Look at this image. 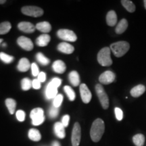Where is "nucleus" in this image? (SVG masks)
<instances>
[{
  "instance_id": "a211bd4d",
  "label": "nucleus",
  "mask_w": 146,
  "mask_h": 146,
  "mask_svg": "<svg viewBox=\"0 0 146 146\" xmlns=\"http://www.w3.org/2000/svg\"><path fill=\"white\" fill-rule=\"evenodd\" d=\"M51 39L50 36L47 34H43L36 39V44L39 47H45L48 45Z\"/></svg>"
},
{
  "instance_id": "ea45409f",
  "label": "nucleus",
  "mask_w": 146,
  "mask_h": 146,
  "mask_svg": "<svg viewBox=\"0 0 146 146\" xmlns=\"http://www.w3.org/2000/svg\"><path fill=\"white\" fill-rule=\"evenodd\" d=\"M32 87L35 89H39L41 88V82L38 79H34L32 82Z\"/></svg>"
},
{
  "instance_id": "473e14b6",
  "label": "nucleus",
  "mask_w": 146,
  "mask_h": 146,
  "mask_svg": "<svg viewBox=\"0 0 146 146\" xmlns=\"http://www.w3.org/2000/svg\"><path fill=\"white\" fill-rule=\"evenodd\" d=\"M63 101V96L62 94H58V96L54 98V102H53V106L54 107L58 108H59V107L61 106L62 103Z\"/></svg>"
},
{
  "instance_id": "c756f323",
  "label": "nucleus",
  "mask_w": 146,
  "mask_h": 146,
  "mask_svg": "<svg viewBox=\"0 0 146 146\" xmlns=\"http://www.w3.org/2000/svg\"><path fill=\"white\" fill-rule=\"evenodd\" d=\"M64 90L65 93L66 94L69 100H70V101H74L76 97L75 92H74V90H73L70 86H67V85L64 87Z\"/></svg>"
},
{
  "instance_id": "bb28decb",
  "label": "nucleus",
  "mask_w": 146,
  "mask_h": 146,
  "mask_svg": "<svg viewBox=\"0 0 146 146\" xmlns=\"http://www.w3.org/2000/svg\"><path fill=\"white\" fill-rule=\"evenodd\" d=\"M5 105H6L7 108H8L10 114H13L16 107V102L15 100L11 99V98H8V99L5 100Z\"/></svg>"
},
{
  "instance_id": "58836bf2",
  "label": "nucleus",
  "mask_w": 146,
  "mask_h": 146,
  "mask_svg": "<svg viewBox=\"0 0 146 146\" xmlns=\"http://www.w3.org/2000/svg\"><path fill=\"white\" fill-rule=\"evenodd\" d=\"M69 120H70V116L69 115H64L62 119V123L64 127H68L69 124Z\"/></svg>"
},
{
  "instance_id": "cd10ccee",
  "label": "nucleus",
  "mask_w": 146,
  "mask_h": 146,
  "mask_svg": "<svg viewBox=\"0 0 146 146\" xmlns=\"http://www.w3.org/2000/svg\"><path fill=\"white\" fill-rule=\"evenodd\" d=\"M12 26L9 22H3L0 24V35H4L10 31Z\"/></svg>"
},
{
  "instance_id": "1a4fd4ad",
  "label": "nucleus",
  "mask_w": 146,
  "mask_h": 146,
  "mask_svg": "<svg viewBox=\"0 0 146 146\" xmlns=\"http://www.w3.org/2000/svg\"><path fill=\"white\" fill-rule=\"evenodd\" d=\"M116 75L112 71L107 70L103 72L99 77V81L102 84L109 85L115 81Z\"/></svg>"
},
{
  "instance_id": "dca6fc26",
  "label": "nucleus",
  "mask_w": 146,
  "mask_h": 146,
  "mask_svg": "<svg viewBox=\"0 0 146 146\" xmlns=\"http://www.w3.org/2000/svg\"><path fill=\"white\" fill-rule=\"evenodd\" d=\"M54 132L56 136L60 139H64L66 136L65 129L62 123L58 122L54 125Z\"/></svg>"
},
{
  "instance_id": "2f4dec72",
  "label": "nucleus",
  "mask_w": 146,
  "mask_h": 146,
  "mask_svg": "<svg viewBox=\"0 0 146 146\" xmlns=\"http://www.w3.org/2000/svg\"><path fill=\"white\" fill-rule=\"evenodd\" d=\"M0 59H1L3 62L6 64H10L13 62L14 57L12 56H9V55L5 54L3 52L0 53Z\"/></svg>"
},
{
  "instance_id": "7c9ffc66",
  "label": "nucleus",
  "mask_w": 146,
  "mask_h": 146,
  "mask_svg": "<svg viewBox=\"0 0 146 146\" xmlns=\"http://www.w3.org/2000/svg\"><path fill=\"white\" fill-rule=\"evenodd\" d=\"M32 87V82L28 78H25L21 81V87L24 91H28Z\"/></svg>"
},
{
  "instance_id": "aec40b11",
  "label": "nucleus",
  "mask_w": 146,
  "mask_h": 146,
  "mask_svg": "<svg viewBox=\"0 0 146 146\" xmlns=\"http://www.w3.org/2000/svg\"><path fill=\"white\" fill-rule=\"evenodd\" d=\"M31 64L27 58H23L20 60L18 64V70L21 72H27L30 68Z\"/></svg>"
},
{
  "instance_id": "f8f14e48",
  "label": "nucleus",
  "mask_w": 146,
  "mask_h": 146,
  "mask_svg": "<svg viewBox=\"0 0 146 146\" xmlns=\"http://www.w3.org/2000/svg\"><path fill=\"white\" fill-rule=\"evenodd\" d=\"M18 27L21 31L27 33H33L36 28L32 23H29V22H21L18 24Z\"/></svg>"
},
{
  "instance_id": "4468645a",
  "label": "nucleus",
  "mask_w": 146,
  "mask_h": 146,
  "mask_svg": "<svg viewBox=\"0 0 146 146\" xmlns=\"http://www.w3.org/2000/svg\"><path fill=\"white\" fill-rule=\"evenodd\" d=\"M53 70L55 72L58 73V74H62L65 72L66 69V64L62 60H56L55 61L52 65Z\"/></svg>"
},
{
  "instance_id": "e433bc0d",
  "label": "nucleus",
  "mask_w": 146,
  "mask_h": 146,
  "mask_svg": "<svg viewBox=\"0 0 146 146\" xmlns=\"http://www.w3.org/2000/svg\"><path fill=\"white\" fill-rule=\"evenodd\" d=\"M31 70H32V74L34 76H38L39 74V68H38V66L36 65L35 63H33L31 64Z\"/></svg>"
},
{
  "instance_id": "a19ab883",
  "label": "nucleus",
  "mask_w": 146,
  "mask_h": 146,
  "mask_svg": "<svg viewBox=\"0 0 146 146\" xmlns=\"http://www.w3.org/2000/svg\"><path fill=\"white\" fill-rule=\"evenodd\" d=\"M37 79L39 80L41 83H43V82H45V80H46V75H45V73L43 72H39V75H38Z\"/></svg>"
},
{
  "instance_id": "7ed1b4c3",
  "label": "nucleus",
  "mask_w": 146,
  "mask_h": 146,
  "mask_svg": "<svg viewBox=\"0 0 146 146\" xmlns=\"http://www.w3.org/2000/svg\"><path fill=\"white\" fill-rule=\"evenodd\" d=\"M110 48L106 47L102 48L98 54V61L102 66H110L112 64V60L110 56Z\"/></svg>"
},
{
  "instance_id": "9d476101",
  "label": "nucleus",
  "mask_w": 146,
  "mask_h": 146,
  "mask_svg": "<svg viewBox=\"0 0 146 146\" xmlns=\"http://www.w3.org/2000/svg\"><path fill=\"white\" fill-rule=\"evenodd\" d=\"M80 94H81V97L82 101L85 104H88L90 102L92 95L90 90H89L88 87L87 86L86 84H81L80 85Z\"/></svg>"
},
{
  "instance_id": "a18cd8bd",
  "label": "nucleus",
  "mask_w": 146,
  "mask_h": 146,
  "mask_svg": "<svg viewBox=\"0 0 146 146\" xmlns=\"http://www.w3.org/2000/svg\"><path fill=\"white\" fill-rule=\"evenodd\" d=\"M2 41H3V39H0V43H1Z\"/></svg>"
},
{
  "instance_id": "6e6552de",
  "label": "nucleus",
  "mask_w": 146,
  "mask_h": 146,
  "mask_svg": "<svg viewBox=\"0 0 146 146\" xmlns=\"http://www.w3.org/2000/svg\"><path fill=\"white\" fill-rule=\"evenodd\" d=\"M81 129L79 123H75L73 127L72 131V137H71V141H72V146H78L81 142Z\"/></svg>"
},
{
  "instance_id": "412c9836",
  "label": "nucleus",
  "mask_w": 146,
  "mask_h": 146,
  "mask_svg": "<svg viewBox=\"0 0 146 146\" xmlns=\"http://www.w3.org/2000/svg\"><path fill=\"white\" fill-rule=\"evenodd\" d=\"M128 22L125 18L122 19L119 23H118L117 26L116 27V29H115V31H116V34H122L124 32L126 31L128 28Z\"/></svg>"
},
{
  "instance_id": "72a5a7b5",
  "label": "nucleus",
  "mask_w": 146,
  "mask_h": 146,
  "mask_svg": "<svg viewBox=\"0 0 146 146\" xmlns=\"http://www.w3.org/2000/svg\"><path fill=\"white\" fill-rule=\"evenodd\" d=\"M58 114H59V108L54 107V106H53L52 107H51V108L50 109V111H49V115H50V118H56Z\"/></svg>"
},
{
  "instance_id": "a878e982",
  "label": "nucleus",
  "mask_w": 146,
  "mask_h": 146,
  "mask_svg": "<svg viewBox=\"0 0 146 146\" xmlns=\"http://www.w3.org/2000/svg\"><path fill=\"white\" fill-rule=\"evenodd\" d=\"M121 3L123 6L129 12L133 13L136 10V7L133 1H130V0H122Z\"/></svg>"
},
{
  "instance_id": "f03ea898",
  "label": "nucleus",
  "mask_w": 146,
  "mask_h": 146,
  "mask_svg": "<svg viewBox=\"0 0 146 146\" xmlns=\"http://www.w3.org/2000/svg\"><path fill=\"white\" fill-rule=\"evenodd\" d=\"M129 49H130V45L128 42L125 41L116 42L110 45V50L117 58L123 56L127 54Z\"/></svg>"
},
{
  "instance_id": "20e7f679",
  "label": "nucleus",
  "mask_w": 146,
  "mask_h": 146,
  "mask_svg": "<svg viewBox=\"0 0 146 146\" xmlns=\"http://www.w3.org/2000/svg\"><path fill=\"white\" fill-rule=\"evenodd\" d=\"M30 117L32 120V124L35 126H38L43 123L45 116L43 110L41 108H36L31 112Z\"/></svg>"
},
{
  "instance_id": "4c0bfd02",
  "label": "nucleus",
  "mask_w": 146,
  "mask_h": 146,
  "mask_svg": "<svg viewBox=\"0 0 146 146\" xmlns=\"http://www.w3.org/2000/svg\"><path fill=\"white\" fill-rule=\"evenodd\" d=\"M50 83L52 84L53 86L58 89V87H60V85L62 83V80L59 78H54L52 80V81L50 82Z\"/></svg>"
},
{
  "instance_id": "0eeeda50",
  "label": "nucleus",
  "mask_w": 146,
  "mask_h": 146,
  "mask_svg": "<svg viewBox=\"0 0 146 146\" xmlns=\"http://www.w3.org/2000/svg\"><path fill=\"white\" fill-rule=\"evenodd\" d=\"M58 37L64 41L74 42L77 39L76 34L68 29H60L57 33Z\"/></svg>"
},
{
  "instance_id": "2eb2a0df",
  "label": "nucleus",
  "mask_w": 146,
  "mask_h": 146,
  "mask_svg": "<svg viewBox=\"0 0 146 146\" xmlns=\"http://www.w3.org/2000/svg\"><path fill=\"white\" fill-rule=\"evenodd\" d=\"M106 23L110 27H114L117 23V15L114 10H110L106 15Z\"/></svg>"
},
{
  "instance_id": "5701e85b",
  "label": "nucleus",
  "mask_w": 146,
  "mask_h": 146,
  "mask_svg": "<svg viewBox=\"0 0 146 146\" xmlns=\"http://www.w3.org/2000/svg\"><path fill=\"white\" fill-rule=\"evenodd\" d=\"M36 29L39 30V31L44 33H47L51 31L52 29V27L51 25L48 22H41V23H39L36 25Z\"/></svg>"
},
{
  "instance_id": "f3484780",
  "label": "nucleus",
  "mask_w": 146,
  "mask_h": 146,
  "mask_svg": "<svg viewBox=\"0 0 146 146\" xmlns=\"http://www.w3.org/2000/svg\"><path fill=\"white\" fill-rule=\"evenodd\" d=\"M145 91V87L143 85H138L131 90V95L133 98H139L142 96Z\"/></svg>"
},
{
  "instance_id": "ddd939ff",
  "label": "nucleus",
  "mask_w": 146,
  "mask_h": 146,
  "mask_svg": "<svg viewBox=\"0 0 146 146\" xmlns=\"http://www.w3.org/2000/svg\"><path fill=\"white\" fill-rule=\"evenodd\" d=\"M57 48L60 52L66 54H72V53H73V52L74 51V47H73L72 45L69 44L68 43H66V42L60 43V44L58 45Z\"/></svg>"
},
{
  "instance_id": "c9c22d12",
  "label": "nucleus",
  "mask_w": 146,
  "mask_h": 146,
  "mask_svg": "<svg viewBox=\"0 0 146 146\" xmlns=\"http://www.w3.org/2000/svg\"><path fill=\"white\" fill-rule=\"evenodd\" d=\"M16 118H17L18 121L23 122L24 120H25V116H26V114H25V112H24L23 110H18L17 112H16Z\"/></svg>"
},
{
  "instance_id": "49530a36",
  "label": "nucleus",
  "mask_w": 146,
  "mask_h": 146,
  "mask_svg": "<svg viewBox=\"0 0 146 146\" xmlns=\"http://www.w3.org/2000/svg\"><path fill=\"white\" fill-rule=\"evenodd\" d=\"M5 45H6V44H5V43H4V44H3V46H5Z\"/></svg>"
},
{
  "instance_id": "4be33fe9",
  "label": "nucleus",
  "mask_w": 146,
  "mask_h": 146,
  "mask_svg": "<svg viewBox=\"0 0 146 146\" xmlns=\"http://www.w3.org/2000/svg\"><path fill=\"white\" fill-rule=\"evenodd\" d=\"M68 79L73 86H78L80 84V76L76 71H72L68 75Z\"/></svg>"
},
{
  "instance_id": "c03bdc74",
  "label": "nucleus",
  "mask_w": 146,
  "mask_h": 146,
  "mask_svg": "<svg viewBox=\"0 0 146 146\" xmlns=\"http://www.w3.org/2000/svg\"><path fill=\"white\" fill-rule=\"evenodd\" d=\"M143 3H144V7H145V10H146V0H144Z\"/></svg>"
},
{
  "instance_id": "39448f33",
  "label": "nucleus",
  "mask_w": 146,
  "mask_h": 146,
  "mask_svg": "<svg viewBox=\"0 0 146 146\" xmlns=\"http://www.w3.org/2000/svg\"><path fill=\"white\" fill-rule=\"evenodd\" d=\"M96 94L98 95V98H99L100 103L102 108L106 110L109 107V98L108 96L106 91H104V89L101 84H97L96 86Z\"/></svg>"
},
{
  "instance_id": "37998d69",
  "label": "nucleus",
  "mask_w": 146,
  "mask_h": 146,
  "mask_svg": "<svg viewBox=\"0 0 146 146\" xmlns=\"http://www.w3.org/2000/svg\"><path fill=\"white\" fill-rule=\"evenodd\" d=\"M5 2V0H1L0 1V4H3V3H4Z\"/></svg>"
},
{
  "instance_id": "9b49d317",
  "label": "nucleus",
  "mask_w": 146,
  "mask_h": 146,
  "mask_svg": "<svg viewBox=\"0 0 146 146\" xmlns=\"http://www.w3.org/2000/svg\"><path fill=\"white\" fill-rule=\"evenodd\" d=\"M17 43L19 46L26 51H31L33 49V43L32 41L26 36H20L17 39Z\"/></svg>"
},
{
  "instance_id": "6ab92c4d",
  "label": "nucleus",
  "mask_w": 146,
  "mask_h": 146,
  "mask_svg": "<svg viewBox=\"0 0 146 146\" xmlns=\"http://www.w3.org/2000/svg\"><path fill=\"white\" fill-rule=\"evenodd\" d=\"M45 95H46V98L49 100L55 98L58 96V89L50 83L46 87Z\"/></svg>"
},
{
  "instance_id": "b1692460",
  "label": "nucleus",
  "mask_w": 146,
  "mask_h": 146,
  "mask_svg": "<svg viewBox=\"0 0 146 146\" xmlns=\"http://www.w3.org/2000/svg\"><path fill=\"white\" fill-rule=\"evenodd\" d=\"M133 141L135 146H143L145 145V137L143 134L138 133L133 136Z\"/></svg>"
},
{
  "instance_id": "79ce46f5",
  "label": "nucleus",
  "mask_w": 146,
  "mask_h": 146,
  "mask_svg": "<svg viewBox=\"0 0 146 146\" xmlns=\"http://www.w3.org/2000/svg\"><path fill=\"white\" fill-rule=\"evenodd\" d=\"M52 146H61V145H60V144L59 142L55 141H54V142H53V143H52Z\"/></svg>"
},
{
  "instance_id": "393cba45",
  "label": "nucleus",
  "mask_w": 146,
  "mask_h": 146,
  "mask_svg": "<svg viewBox=\"0 0 146 146\" xmlns=\"http://www.w3.org/2000/svg\"><path fill=\"white\" fill-rule=\"evenodd\" d=\"M29 137L32 141H39L41 140V133L37 129H31L29 131Z\"/></svg>"
},
{
  "instance_id": "f257e3e1",
  "label": "nucleus",
  "mask_w": 146,
  "mask_h": 146,
  "mask_svg": "<svg viewBox=\"0 0 146 146\" xmlns=\"http://www.w3.org/2000/svg\"><path fill=\"white\" fill-rule=\"evenodd\" d=\"M105 131V125L104 120L101 118H97L91 125L90 136L94 142H98L101 139Z\"/></svg>"
},
{
  "instance_id": "f704fd0d",
  "label": "nucleus",
  "mask_w": 146,
  "mask_h": 146,
  "mask_svg": "<svg viewBox=\"0 0 146 146\" xmlns=\"http://www.w3.org/2000/svg\"><path fill=\"white\" fill-rule=\"evenodd\" d=\"M114 112L115 115H116V118L118 121H121L123 118V112L120 108H115L114 109Z\"/></svg>"
},
{
  "instance_id": "c85d7f7f",
  "label": "nucleus",
  "mask_w": 146,
  "mask_h": 146,
  "mask_svg": "<svg viewBox=\"0 0 146 146\" xmlns=\"http://www.w3.org/2000/svg\"><path fill=\"white\" fill-rule=\"evenodd\" d=\"M36 60H37V61L39 62L40 64H41L42 65H44V66L47 65L50 62V60H49L47 57H45L44 55L41 52H39L36 54Z\"/></svg>"
},
{
  "instance_id": "423d86ee",
  "label": "nucleus",
  "mask_w": 146,
  "mask_h": 146,
  "mask_svg": "<svg viewBox=\"0 0 146 146\" xmlns=\"http://www.w3.org/2000/svg\"><path fill=\"white\" fill-rule=\"evenodd\" d=\"M21 11L25 15L33 16V17H39L43 14V10L41 8L36 6L23 7Z\"/></svg>"
}]
</instances>
